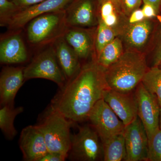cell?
Masks as SVG:
<instances>
[{
	"label": "cell",
	"mask_w": 161,
	"mask_h": 161,
	"mask_svg": "<svg viewBox=\"0 0 161 161\" xmlns=\"http://www.w3.org/2000/svg\"><path fill=\"white\" fill-rule=\"evenodd\" d=\"M148 140L147 161H161V130L160 127Z\"/></svg>",
	"instance_id": "cb8c5ba5"
},
{
	"label": "cell",
	"mask_w": 161,
	"mask_h": 161,
	"mask_svg": "<svg viewBox=\"0 0 161 161\" xmlns=\"http://www.w3.org/2000/svg\"><path fill=\"white\" fill-rule=\"evenodd\" d=\"M68 158L72 161L103 160L102 142L92 125L79 127L78 132L72 135Z\"/></svg>",
	"instance_id": "5b68a950"
},
{
	"label": "cell",
	"mask_w": 161,
	"mask_h": 161,
	"mask_svg": "<svg viewBox=\"0 0 161 161\" xmlns=\"http://www.w3.org/2000/svg\"><path fill=\"white\" fill-rule=\"evenodd\" d=\"M134 93L137 102V115L143 124L149 140L159 128L161 107L156 96L148 92L142 82Z\"/></svg>",
	"instance_id": "9c48e42d"
},
{
	"label": "cell",
	"mask_w": 161,
	"mask_h": 161,
	"mask_svg": "<svg viewBox=\"0 0 161 161\" xmlns=\"http://www.w3.org/2000/svg\"><path fill=\"white\" fill-rule=\"evenodd\" d=\"M124 135L127 151L126 161H147L149 140L145 127L138 116L125 126Z\"/></svg>",
	"instance_id": "30bf717a"
},
{
	"label": "cell",
	"mask_w": 161,
	"mask_h": 161,
	"mask_svg": "<svg viewBox=\"0 0 161 161\" xmlns=\"http://www.w3.org/2000/svg\"><path fill=\"white\" fill-rule=\"evenodd\" d=\"M117 32L114 29V27L107 26L100 19L98 21V29L95 41V49L97 53L96 56L105 47L117 37Z\"/></svg>",
	"instance_id": "603a6c76"
},
{
	"label": "cell",
	"mask_w": 161,
	"mask_h": 161,
	"mask_svg": "<svg viewBox=\"0 0 161 161\" xmlns=\"http://www.w3.org/2000/svg\"><path fill=\"white\" fill-rule=\"evenodd\" d=\"M28 54L22 37L14 33L2 38L0 42V61L2 64L23 63L27 60Z\"/></svg>",
	"instance_id": "2e32d148"
},
{
	"label": "cell",
	"mask_w": 161,
	"mask_h": 161,
	"mask_svg": "<svg viewBox=\"0 0 161 161\" xmlns=\"http://www.w3.org/2000/svg\"></svg>",
	"instance_id": "74e56055"
},
{
	"label": "cell",
	"mask_w": 161,
	"mask_h": 161,
	"mask_svg": "<svg viewBox=\"0 0 161 161\" xmlns=\"http://www.w3.org/2000/svg\"><path fill=\"white\" fill-rule=\"evenodd\" d=\"M142 0H121V7L125 14L130 16L133 12L139 9Z\"/></svg>",
	"instance_id": "4316f807"
},
{
	"label": "cell",
	"mask_w": 161,
	"mask_h": 161,
	"mask_svg": "<svg viewBox=\"0 0 161 161\" xmlns=\"http://www.w3.org/2000/svg\"><path fill=\"white\" fill-rule=\"evenodd\" d=\"M19 8H24L41 3L46 0H10Z\"/></svg>",
	"instance_id": "4dcf8cb0"
},
{
	"label": "cell",
	"mask_w": 161,
	"mask_h": 161,
	"mask_svg": "<svg viewBox=\"0 0 161 161\" xmlns=\"http://www.w3.org/2000/svg\"><path fill=\"white\" fill-rule=\"evenodd\" d=\"M145 55L129 50L104 69V77L111 89L130 93L135 91L149 69Z\"/></svg>",
	"instance_id": "7a4b0ae2"
},
{
	"label": "cell",
	"mask_w": 161,
	"mask_h": 161,
	"mask_svg": "<svg viewBox=\"0 0 161 161\" xmlns=\"http://www.w3.org/2000/svg\"><path fill=\"white\" fill-rule=\"evenodd\" d=\"M100 9V19H103L107 16L115 12L116 9L113 3L110 1L104 2L102 3Z\"/></svg>",
	"instance_id": "83f0119b"
},
{
	"label": "cell",
	"mask_w": 161,
	"mask_h": 161,
	"mask_svg": "<svg viewBox=\"0 0 161 161\" xmlns=\"http://www.w3.org/2000/svg\"><path fill=\"white\" fill-rule=\"evenodd\" d=\"M151 67L159 66L161 64V22L153 36L151 51Z\"/></svg>",
	"instance_id": "d4e9b609"
},
{
	"label": "cell",
	"mask_w": 161,
	"mask_h": 161,
	"mask_svg": "<svg viewBox=\"0 0 161 161\" xmlns=\"http://www.w3.org/2000/svg\"><path fill=\"white\" fill-rule=\"evenodd\" d=\"M19 9V8L10 0H0L1 22L13 14Z\"/></svg>",
	"instance_id": "484cf974"
},
{
	"label": "cell",
	"mask_w": 161,
	"mask_h": 161,
	"mask_svg": "<svg viewBox=\"0 0 161 161\" xmlns=\"http://www.w3.org/2000/svg\"><path fill=\"white\" fill-rule=\"evenodd\" d=\"M102 20L107 26L110 27H114L118 23V19L116 12L113 13L112 14L107 16L103 19H100Z\"/></svg>",
	"instance_id": "d6a6232c"
},
{
	"label": "cell",
	"mask_w": 161,
	"mask_h": 161,
	"mask_svg": "<svg viewBox=\"0 0 161 161\" xmlns=\"http://www.w3.org/2000/svg\"><path fill=\"white\" fill-rule=\"evenodd\" d=\"M98 133L101 142L124 132L125 125L102 98L95 104L88 119Z\"/></svg>",
	"instance_id": "52a82bcc"
},
{
	"label": "cell",
	"mask_w": 161,
	"mask_h": 161,
	"mask_svg": "<svg viewBox=\"0 0 161 161\" xmlns=\"http://www.w3.org/2000/svg\"><path fill=\"white\" fill-rule=\"evenodd\" d=\"M142 9L146 19H152L156 16L158 14L154 7L150 4H144Z\"/></svg>",
	"instance_id": "1f68e13d"
},
{
	"label": "cell",
	"mask_w": 161,
	"mask_h": 161,
	"mask_svg": "<svg viewBox=\"0 0 161 161\" xmlns=\"http://www.w3.org/2000/svg\"><path fill=\"white\" fill-rule=\"evenodd\" d=\"M54 49L58 63L66 81L73 78L80 69L79 59L63 36L54 42Z\"/></svg>",
	"instance_id": "e0dca14e"
},
{
	"label": "cell",
	"mask_w": 161,
	"mask_h": 161,
	"mask_svg": "<svg viewBox=\"0 0 161 161\" xmlns=\"http://www.w3.org/2000/svg\"><path fill=\"white\" fill-rule=\"evenodd\" d=\"M24 67H6L0 75V102L2 106L13 105L18 91L25 80Z\"/></svg>",
	"instance_id": "5bb4252c"
},
{
	"label": "cell",
	"mask_w": 161,
	"mask_h": 161,
	"mask_svg": "<svg viewBox=\"0 0 161 161\" xmlns=\"http://www.w3.org/2000/svg\"><path fill=\"white\" fill-rule=\"evenodd\" d=\"M23 110L22 107L14 108L10 105L2 106L0 109V128L6 138L12 139L17 134L14 126L15 119Z\"/></svg>",
	"instance_id": "44dd1931"
},
{
	"label": "cell",
	"mask_w": 161,
	"mask_h": 161,
	"mask_svg": "<svg viewBox=\"0 0 161 161\" xmlns=\"http://www.w3.org/2000/svg\"><path fill=\"white\" fill-rule=\"evenodd\" d=\"M124 53L122 41L116 37L96 56L95 60L105 69L118 60Z\"/></svg>",
	"instance_id": "ffe728a7"
},
{
	"label": "cell",
	"mask_w": 161,
	"mask_h": 161,
	"mask_svg": "<svg viewBox=\"0 0 161 161\" xmlns=\"http://www.w3.org/2000/svg\"><path fill=\"white\" fill-rule=\"evenodd\" d=\"M67 26L86 27L96 24L93 0H72L65 9Z\"/></svg>",
	"instance_id": "4fadbf2b"
},
{
	"label": "cell",
	"mask_w": 161,
	"mask_h": 161,
	"mask_svg": "<svg viewBox=\"0 0 161 161\" xmlns=\"http://www.w3.org/2000/svg\"><path fill=\"white\" fill-rule=\"evenodd\" d=\"M72 0H46L24 8H19L13 14L1 22L9 29L19 30L39 16L47 13L64 10Z\"/></svg>",
	"instance_id": "ba28073f"
},
{
	"label": "cell",
	"mask_w": 161,
	"mask_h": 161,
	"mask_svg": "<svg viewBox=\"0 0 161 161\" xmlns=\"http://www.w3.org/2000/svg\"><path fill=\"white\" fill-rule=\"evenodd\" d=\"M159 67L160 68H161V65H160L159 66Z\"/></svg>",
	"instance_id": "8d00e7d4"
},
{
	"label": "cell",
	"mask_w": 161,
	"mask_h": 161,
	"mask_svg": "<svg viewBox=\"0 0 161 161\" xmlns=\"http://www.w3.org/2000/svg\"><path fill=\"white\" fill-rule=\"evenodd\" d=\"M154 30L153 23L149 19L129 24L123 32L125 44L130 51L141 52L149 43Z\"/></svg>",
	"instance_id": "9a60e30c"
},
{
	"label": "cell",
	"mask_w": 161,
	"mask_h": 161,
	"mask_svg": "<svg viewBox=\"0 0 161 161\" xmlns=\"http://www.w3.org/2000/svg\"><path fill=\"white\" fill-rule=\"evenodd\" d=\"M144 4H149L154 7L158 14L161 7V0H143Z\"/></svg>",
	"instance_id": "836d02e7"
},
{
	"label": "cell",
	"mask_w": 161,
	"mask_h": 161,
	"mask_svg": "<svg viewBox=\"0 0 161 161\" xmlns=\"http://www.w3.org/2000/svg\"><path fill=\"white\" fill-rule=\"evenodd\" d=\"M142 83L148 92L156 96L161 107V68L159 66L149 68Z\"/></svg>",
	"instance_id": "7402d4cb"
},
{
	"label": "cell",
	"mask_w": 161,
	"mask_h": 161,
	"mask_svg": "<svg viewBox=\"0 0 161 161\" xmlns=\"http://www.w3.org/2000/svg\"><path fill=\"white\" fill-rule=\"evenodd\" d=\"M104 71L95 60L83 65L60 88L50 107L74 123L86 120L95 104L109 89Z\"/></svg>",
	"instance_id": "6da1fadb"
},
{
	"label": "cell",
	"mask_w": 161,
	"mask_h": 161,
	"mask_svg": "<svg viewBox=\"0 0 161 161\" xmlns=\"http://www.w3.org/2000/svg\"><path fill=\"white\" fill-rule=\"evenodd\" d=\"M146 19L142 9H137L131 14L129 19V23L130 24L138 23Z\"/></svg>",
	"instance_id": "f546056e"
},
{
	"label": "cell",
	"mask_w": 161,
	"mask_h": 161,
	"mask_svg": "<svg viewBox=\"0 0 161 161\" xmlns=\"http://www.w3.org/2000/svg\"><path fill=\"white\" fill-rule=\"evenodd\" d=\"M74 122L50 107L38 126L43 133L49 152L68 158L71 144L70 129Z\"/></svg>",
	"instance_id": "3957f363"
},
{
	"label": "cell",
	"mask_w": 161,
	"mask_h": 161,
	"mask_svg": "<svg viewBox=\"0 0 161 161\" xmlns=\"http://www.w3.org/2000/svg\"><path fill=\"white\" fill-rule=\"evenodd\" d=\"M159 127L161 130V108L160 112V121H159Z\"/></svg>",
	"instance_id": "d590c367"
},
{
	"label": "cell",
	"mask_w": 161,
	"mask_h": 161,
	"mask_svg": "<svg viewBox=\"0 0 161 161\" xmlns=\"http://www.w3.org/2000/svg\"><path fill=\"white\" fill-rule=\"evenodd\" d=\"M19 138L20 149L24 160L39 161L49 152L43 133L38 125L24 128Z\"/></svg>",
	"instance_id": "7c38bea8"
},
{
	"label": "cell",
	"mask_w": 161,
	"mask_h": 161,
	"mask_svg": "<svg viewBox=\"0 0 161 161\" xmlns=\"http://www.w3.org/2000/svg\"><path fill=\"white\" fill-rule=\"evenodd\" d=\"M104 161H126L127 151L124 132L102 142Z\"/></svg>",
	"instance_id": "d6986e66"
},
{
	"label": "cell",
	"mask_w": 161,
	"mask_h": 161,
	"mask_svg": "<svg viewBox=\"0 0 161 161\" xmlns=\"http://www.w3.org/2000/svg\"><path fill=\"white\" fill-rule=\"evenodd\" d=\"M67 158L66 156L62 154L49 152L40 158L39 161H64Z\"/></svg>",
	"instance_id": "f1b7e54d"
},
{
	"label": "cell",
	"mask_w": 161,
	"mask_h": 161,
	"mask_svg": "<svg viewBox=\"0 0 161 161\" xmlns=\"http://www.w3.org/2000/svg\"><path fill=\"white\" fill-rule=\"evenodd\" d=\"M107 1H110L113 3L116 8L121 6V0H99L100 4Z\"/></svg>",
	"instance_id": "e575fe53"
},
{
	"label": "cell",
	"mask_w": 161,
	"mask_h": 161,
	"mask_svg": "<svg viewBox=\"0 0 161 161\" xmlns=\"http://www.w3.org/2000/svg\"><path fill=\"white\" fill-rule=\"evenodd\" d=\"M63 36L79 59L88 58L93 49V41L87 31L80 27L68 26Z\"/></svg>",
	"instance_id": "ac0fdd59"
},
{
	"label": "cell",
	"mask_w": 161,
	"mask_h": 161,
	"mask_svg": "<svg viewBox=\"0 0 161 161\" xmlns=\"http://www.w3.org/2000/svg\"><path fill=\"white\" fill-rule=\"evenodd\" d=\"M25 80L43 78L51 80L61 88L66 82L60 68L53 47L47 48L36 56L24 68Z\"/></svg>",
	"instance_id": "8992f818"
},
{
	"label": "cell",
	"mask_w": 161,
	"mask_h": 161,
	"mask_svg": "<svg viewBox=\"0 0 161 161\" xmlns=\"http://www.w3.org/2000/svg\"><path fill=\"white\" fill-rule=\"evenodd\" d=\"M103 99L125 126L131 123L137 115V102L134 91L122 93L108 89L105 91Z\"/></svg>",
	"instance_id": "8fae6325"
},
{
	"label": "cell",
	"mask_w": 161,
	"mask_h": 161,
	"mask_svg": "<svg viewBox=\"0 0 161 161\" xmlns=\"http://www.w3.org/2000/svg\"><path fill=\"white\" fill-rule=\"evenodd\" d=\"M67 27L65 9L47 13L31 21L27 28V39L34 45L46 44L63 36Z\"/></svg>",
	"instance_id": "277c9868"
}]
</instances>
